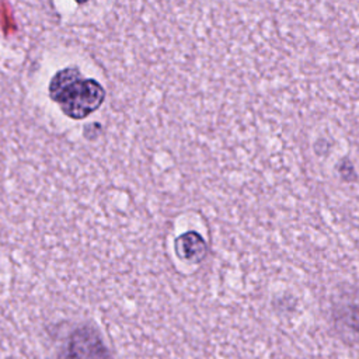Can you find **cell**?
Masks as SVG:
<instances>
[{
  "label": "cell",
  "mask_w": 359,
  "mask_h": 359,
  "mask_svg": "<svg viewBox=\"0 0 359 359\" xmlns=\"http://www.w3.org/2000/svg\"><path fill=\"white\" fill-rule=\"evenodd\" d=\"M56 359H112V355L95 328L81 325L69 334Z\"/></svg>",
  "instance_id": "obj_2"
},
{
  "label": "cell",
  "mask_w": 359,
  "mask_h": 359,
  "mask_svg": "<svg viewBox=\"0 0 359 359\" xmlns=\"http://www.w3.org/2000/svg\"><path fill=\"white\" fill-rule=\"evenodd\" d=\"M334 320L342 335L359 341V296H341L334 306Z\"/></svg>",
  "instance_id": "obj_3"
},
{
  "label": "cell",
  "mask_w": 359,
  "mask_h": 359,
  "mask_svg": "<svg viewBox=\"0 0 359 359\" xmlns=\"http://www.w3.org/2000/svg\"><path fill=\"white\" fill-rule=\"evenodd\" d=\"M49 94L62 111L73 118L83 119L94 112L105 98L101 84L91 79H84L74 67L57 72L49 84Z\"/></svg>",
  "instance_id": "obj_1"
},
{
  "label": "cell",
  "mask_w": 359,
  "mask_h": 359,
  "mask_svg": "<svg viewBox=\"0 0 359 359\" xmlns=\"http://www.w3.org/2000/svg\"><path fill=\"white\" fill-rule=\"evenodd\" d=\"M0 17H1V25H3V29L6 32H10V31H14L15 25L13 22V17H11V11L8 10L7 4L3 3L0 6Z\"/></svg>",
  "instance_id": "obj_5"
},
{
  "label": "cell",
  "mask_w": 359,
  "mask_h": 359,
  "mask_svg": "<svg viewBox=\"0 0 359 359\" xmlns=\"http://www.w3.org/2000/svg\"><path fill=\"white\" fill-rule=\"evenodd\" d=\"M174 250L178 258L191 264L202 262L208 255V244L196 231H187L174 241Z\"/></svg>",
  "instance_id": "obj_4"
},
{
  "label": "cell",
  "mask_w": 359,
  "mask_h": 359,
  "mask_svg": "<svg viewBox=\"0 0 359 359\" xmlns=\"http://www.w3.org/2000/svg\"><path fill=\"white\" fill-rule=\"evenodd\" d=\"M76 1H77V3H79V4H83V3H86V1H87V0H76Z\"/></svg>",
  "instance_id": "obj_6"
}]
</instances>
